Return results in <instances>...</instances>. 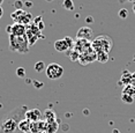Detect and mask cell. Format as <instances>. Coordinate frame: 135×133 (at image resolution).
I'll return each instance as SVG.
<instances>
[{
    "mask_svg": "<svg viewBox=\"0 0 135 133\" xmlns=\"http://www.w3.org/2000/svg\"><path fill=\"white\" fill-rule=\"evenodd\" d=\"M27 110H28V108L26 106H22V107L16 108V109L13 111H11V112L6 116V118L4 119L1 126H0L2 133H13L15 130L17 129L19 123L22 119H24L23 117L26 116Z\"/></svg>",
    "mask_w": 135,
    "mask_h": 133,
    "instance_id": "obj_1",
    "label": "cell"
},
{
    "mask_svg": "<svg viewBox=\"0 0 135 133\" xmlns=\"http://www.w3.org/2000/svg\"><path fill=\"white\" fill-rule=\"evenodd\" d=\"M9 50L20 54H26L29 52V43L27 36L9 35Z\"/></svg>",
    "mask_w": 135,
    "mask_h": 133,
    "instance_id": "obj_2",
    "label": "cell"
},
{
    "mask_svg": "<svg viewBox=\"0 0 135 133\" xmlns=\"http://www.w3.org/2000/svg\"><path fill=\"white\" fill-rule=\"evenodd\" d=\"M91 48L96 52H106L109 53L112 48V39L107 36H98L91 43Z\"/></svg>",
    "mask_w": 135,
    "mask_h": 133,
    "instance_id": "obj_3",
    "label": "cell"
},
{
    "mask_svg": "<svg viewBox=\"0 0 135 133\" xmlns=\"http://www.w3.org/2000/svg\"><path fill=\"white\" fill-rule=\"evenodd\" d=\"M26 27H27L26 36H27V39H28L29 46L35 45L38 39L44 38V35H42V31L38 29V27L36 26L33 22H31L30 24H28V26H26Z\"/></svg>",
    "mask_w": 135,
    "mask_h": 133,
    "instance_id": "obj_4",
    "label": "cell"
},
{
    "mask_svg": "<svg viewBox=\"0 0 135 133\" xmlns=\"http://www.w3.org/2000/svg\"><path fill=\"white\" fill-rule=\"evenodd\" d=\"M45 73L50 80H58L64 75V67L57 63H51L46 66Z\"/></svg>",
    "mask_w": 135,
    "mask_h": 133,
    "instance_id": "obj_5",
    "label": "cell"
},
{
    "mask_svg": "<svg viewBox=\"0 0 135 133\" xmlns=\"http://www.w3.org/2000/svg\"><path fill=\"white\" fill-rule=\"evenodd\" d=\"M96 59H97V54H96V52L94 51L93 48H90L89 50L83 52V53H80V56H79V61L82 65L90 64V63H93V61H95Z\"/></svg>",
    "mask_w": 135,
    "mask_h": 133,
    "instance_id": "obj_6",
    "label": "cell"
},
{
    "mask_svg": "<svg viewBox=\"0 0 135 133\" xmlns=\"http://www.w3.org/2000/svg\"><path fill=\"white\" fill-rule=\"evenodd\" d=\"M24 118L28 119L29 122H31V123H35L43 118V113L41 112V110H38V109H28L26 112Z\"/></svg>",
    "mask_w": 135,
    "mask_h": 133,
    "instance_id": "obj_7",
    "label": "cell"
},
{
    "mask_svg": "<svg viewBox=\"0 0 135 133\" xmlns=\"http://www.w3.org/2000/svg\"><path fill=\"white\" fill-rule=\"evenodd\" d=\"M90 48H91V43L87 41V39H79L78 38V41H76L74 44V50L76 52H79V54L83 53V52L89 50Z\"/></svg>",
    "mask_w": 135,
    "mask_h": 133,
    "instance_id": "obj_8",
    "label": "cell"
},
{
    "mask_svg": "<svg viewBox=\"0 0 135 133\" xmlns=\"http://www.w3.org/2000/svg\"><path fill=\"white\" fill-rule=\"evenodd\" d=\"M93 29L90 27H81L76 33V37L79 39H87V41H90L91 37H93Z\"/></svg>",
    "mask_w": 135,
    "mask_h": 133,
    "instance_id": "obj_9",
    "label": "cell"
},
{
    "mask_svg": "<svg viewBox=\"0 0 135 133\" xmlns=\"http://www.w3.org/2000/svg\"><path fill=\"white\" fill-rule=\"evenodd\" d=\"M27 31V27L21 23H14L12 24V33L11 35L14 36H24Z\"/></svg>",
    "mask_w": 135,
    "mask_h": 133,
    "instance_id": "obj_10",
    "label": "cell"
},
{
    "mask_svg": "<svg viewBox=\"0 0 135 133\" xmlns=\"http://www.w3.org/2000/svg\"><path fill=\"white\" fill-rule=\"evenodd\" d=\"M54 49H56L58 52L66 53V52L69 50V46L67 44V42L65 41V38H62V39H57V41L54 42Z\"/></svg>",
    "mask_w": 135,
    "mask_h": 133,
    "instance_id": "obj_11",
    "label": "cell"
},
{
    "mask_svg": "<svg viewBox=\"0 0 135 133\" xmlns=\"http://www.w3.org/2000/svg\"><path fill=\"white\" fill-rule=\"evenodd\" d=\"M26 14L27 12L23 11V9H15V12L11 14V17L14 20V23H21V21H22V19Z\"/></svg>",
    "mask_w": 135,
    "mask_h": 133,
    "instance_id": "obj_12",
    "label": "cell"
},
{
    "mask_svg": "<svg viewBox=\"0 0 135 133\" xmlns=\"http://www.w3.org/2000/svg\"><path fill=\"white\" fill-rule=\"evenodd\" d=\"M60 126V120L56 119L53 122L46 123V133H56Z\"/></svg>",
    "mask_w": 135,
    "mask_h": 133,
    "instance_id": "obj_13",
    "label": "cell"
},
{
    "mask_svg": "<svg viewBox=\"0 0 135 133\" xmlns=\"http://www.w3.org/2000/svg\"><path fill=\"white\" fill-rule=\"evenodd\" d=\"M43 118H44V120L46 123L49 122H53V120H56L58 119L57 118V115H56V112H54L52 109H46L43 112Z\"/></svg>",
    "mask_w": 135,
    "mask_h": 133,
    "instance_id": "obj_14",
    "label": "cell"
},
{
    "mask_svg": "<svg viewBox=\"0 0 135 133\" xmlns=\"http://www.w3.org/2000/svg\"><path fill=\"white\" fill-rule=\"evenodd\" d=\"M30 125H31V122H29L28 119H22L17 125V129L20 130L21 132L23 133H29L30 132Z\"/></svg>",
    "mask_w": 135,
    "mask_h": 133,
    "instance_id": "obj_15",
    "label": "cell"
},
{
    "mask_svg": "<svg viewBox=\"0 0 135 133\" xmlns=\"http://www.w3.org/2000/svg\"><path fill=\"white\" fill-rule=\"evenodd\" d=\"M131 79H132V73L129 71L125 70L121 74V78H120V82L119 83H124V85H129L131 83Z\"/></svg>",
    "mask_w": 135,
    "mask_h": 133,
    "instance_id": "obj_16",
    "label": "cell"
},
{
    "mask_svg": "<svg viewBox=\"0 0 135 133\" xmlns=\"http://www.w3.org/2000/svg\"><path fill=\"white\" fill-rule=\"evenodd\" d=\"M122 94H127V95H131V96L135 97V87L132 86L131 83L129 85H125L124 89H122Z\"/></svg>",
    "mask_w": 135,
    "mask_h": 133,
    "instance_id": "obj_17",
    "label": "cell"
},
{
    "mask_svg": "<svg viewBox=\"0 0 135 133\" xmlns=\"http://www.w3.org/2000/svg\"><path fill=\"white\" fill-rule=\"evenodd\" d=\"M97 60L102 64H105L107 60H109V53L106 52H97Z\"/></svg>",
    "mask_w": 135,
    "mask_h": 133,
    "instance_id": "obj_18",
    "label": "cell"
},
{
    "mask_svg": "<svg viewBox=\"0 0 135 133\" xmlns=\"http://www.w3.org/2000/svg\"><path fill=\"white\" fill-rule=\"evenodd\" d=\"M66 54L68 56V58L69 59H72L73 61H76V60H79V52H76L74 49H73V50H68L66 52Z\"/></svg>",
    "mask_w": 135,
    "mask_h": 133,
    "instance_id": "obj_19",
    "label": "cell"
},
{
    "mask_svg": "<svg viewBox=\"0 0 135 133\" xmlns=\"http://www.w3.org/2000/svg\"><path fill=\"white\" fill-rule=\"evenodd\" d=\"M33 68H35V71L37 73H42L43 71H45V64H44V61H42V60H39V61H37V63L35 64V66H33Z\"/></svg>",
    "mask_w": 135,
    "mask_h": 133,
    "instance_id": "obj_20",
    "label": "cell"
},
{
    "mask_svg": "<svg viewBox=\"0 0 135 133\" xmlns=\"http://www.w3.org/2000/svg\"><path fill=\"white\" fill-rule=\"evenodd\" d=\"M62 6H64L65 9H67V11H73V9L75 8L74 7V1H73V0H64Z\"/></svg>",
    "mask_w": 135,
    "mask_h": 133,
    "instance_id": "obj_21",
    "label": "cell"
},
{
    "mask_svg": "<svg viewBox=\"0 0 135 133\" xmlns=\"http://www.w3.org/2000/svg\"><path fill=\"white\" fill-rule=\"evenodd\" d=\"M134 98L133 96H131V95H127V94H121V101L124 102L126 104H132L134 102Z\"/></svg>",
    "mask_w": 135,
    "mask_h": 133,
    "instance_id": "obj_22",
    "label": "cell"
},
{
    "mask_svg": "<svg viewBox=\"0 0 135 133\" xmlns=\"http://www.w3.org/2000/svg\"><path fill=\"white\" fill-rule=\"evenodd\" d=\"M65 41L67 42V44H68V46H69V50H73V49H74V44H75L74 39H73L72 37H69V36H66Z\"/></svg>",
    "mask_w": 135,
    "mask_h": 133,
    "instance_id": "obj_23",
    "label": "cell"
},
{
    "mask_svg": "<svg viewBox=\"0 0 135 133\" xmlns=\"http://www.w3.org/2000/svg\"><path fill=\"white\" fill-rule=\"evenodd\" d=\"M119 17L122 19V20H126L128 17V11L126 8H121L119 11Z\"/></svg>",
    "mask_w": 135,
    "mask_h": 133,
    "instance_id": "obj_24",
    "label": "cell"
},
{
    "mask_svg": "<svg viewBox=\"0 0 135 133\" xmlns=\"http://www.w3.org/2000/svg\"><path fill=\"white\" fill-rule=\"evenodd\" d=\"M15 73H16V75L19 76V78H24V76H26V70H24L23 67H17Z\"/></svg>",
    "mask_w": 135,
    "mask_h": 133,
    "instance_id": "obj_25",
    "label": "cell"
},
{
    "mask_svg": "<svg viewBox=\"0 0 135 133\" xmlns=\"http://www.w3.org/2000/svg\"><path fill=\"white\" fill-rule=\"evenodd\" d=\"M24 5L23 1H21V0H16V1L14 2V6L16 9H22V6Z\"/></svg>",
    "mask_w": 135,
    "mask_h": 133,
    "instance_id": "obj_26",
    "label": "cell"
},
{
    "mask_svg": "<svg viewBox=\"0 0 135 133\" xmlns=\"http://www.w3.org/2000/svg\"><path fill=\"white\" fill-rule=\"evenodd\" d=\"M36 26L38 27V29L41 30V31H42V30H43V29H44V28H45V24H44V22H43V21H41V22H38L37 24H36Z\"/></svg>",
    "mask_w": 135,
    "mask_h": 133,
    "instance_id": "obj_27",
    "label": "cell"
},
{
    "mask_svg": "<svg viewBox=\"0 0 135 133\" xmlns=\"http://www.w3.org/2000/svg\"><path fill=\"white\" fill-rule=\"evenodd\" d=\"M131 85L135 87V73H132V79H131Z\"/></svg>",
    "mask_w": 135,
    "mask_h": 133,
    "instance_id": "obj_28",
    "label": "cell"
},
{
    "mask_svg": "<svg viewBox=\"0 0 135 133\" xmlns=\"http://www.w3.org/2000/svg\"><path fill=\"white\" fill-rule=\"evenodd\" d=\"M41 21H43V17L42 16H37L36 19H33V23H35V24H37L38 22H41Z\"/></svg>",
    "mask_w": 135,
    "mask_h": 133,
    "instance_id": "obj_29",
    "label": "cell"
},
{
    "mask_svg": "<svg viewBox=\"0 0 135 133\" xmlns=\"http://www.w3.org/2000/svg\"><path fill=\"white\" fill-rule=\"evenodd\" d=\"M33 85L36 86L37 88H41V87H43V83L42 82H37V81H33Z\"/></svg>",
    "mask_w": 135,
    "mask_h": 133,
    "instance_id": "obj_30",
    "label": "cell"
},
{
    "mask_svg": "<svg viewBox=\"0 0 135 133\" xmlns=\"http://www.w3.org/2000/svg\"><path fill=\"white\" fill-rule=\"evenodd\" d=\"M24 5H26L27 6V7H32V2L31 1H24Z\"/></svg>",
    "mask_w": 135,
    "mask_h": 133,
    "instance_id": "obj_31",
    "label": "cell"
},
{
    "mask_svg": "<svg viewBox=\"0 0 135 133\" xmlns=\"http://www.w3.org/2000/svg\"><path fill=\"white\" fill-rule=\"evenodd\" d=\"M6 31H7L8 35H11V33H12V26H8L7 28H6Z\"/></svg>",
    "mask_w": 135,
    "mask_h": 133,
    "instance_id": "obj_32",
    "label": "cell"
},
{
    "mask_svg": "<svg viewBox=\"0 0 135 133\" xmlns=\"http://www.w3.org/2000/svg\"><path fill=\"white\" fill-rule=\"evenodd\" d=\"M126 1H131V2H135V0H119V2H120V4H124V2H126Z\"/></svg>",
    "mask_w": 135,
    "mask_h": 133,
    "instance_id": "obj_33",
    "label": "cell"
},
{
    "mask_svg": "<svg viewBox=\"0 0 135 133\" xmlns=\"http://www.w3.org/2000/svg\"><path fill=\"white\" fill-rule=\"evenodd\" d=\"M2 15H4V9H2V7L0 6V19L2 17Z\"/></svg>",
    "mask_w": 135,
    "mask_h": 133,
    "instance_id": "obj_34",
    "label": "cell"
},
{
    "mask_svg": "<svg viewBox=\"0 0 135 133\" xmlns=\"http://www.w3.org/2000/svg\"><path fill=\"white\" fill-rule=\"evenodd\" d=\"M91 21H93V19H91V17H87V19H85V22H91Z\"/></svg>",
    "mask_w": 135,
    "mask_h": 133,
    "instance_id": "obj_35",
    "label": "cell"
},
{
    "mask_svg": "<svg viewBox=\"0 0 135 133\" xmlns=\"http://www.w3.org/2000/svg\"><path fill=\"white\" fill-rule=\"evenodd\" d=\"M133 12H134V14H135V2L133 4Z\"/></svg>",
    "mask_w": 135,
    "mask_h": 133,
    "instance_id": "obj_36",
    "label": "cell"
},
{
    "mask_svg": "<svg viewBox=\"0 0 135 133\" xmlns=\"http://www.w3.org/2000/svg\"><path fill=\"white\" fill-rule=\"evenodd\" d=\"M45 1H46V2H52L53 0H45Z\"/></svg>",
    "mask_w": 135,
    "mask_h": 133,
    "instance_id": "obj_37",
    "label": "cell"
},
{
    "mask_svg": "<svg viewBox=\"0 0 135 133\" xmlns=\"http://www.w3.org/2000/svg\"><path fill=\"white\" fill-rule=\"evenodd\" d=\"M2 2H4V0H0V6L2 5Z\"/></svg>",
    "mask_w": 135,
    "mask_h": 133,
    "instance_id": "obj_38",
    "label": "cell"
},
{
    "mask_svg": "<svg viewBox=\"0 0 135 133\" xmlns=\"http://www.w3.org/2000/svg\"><path fill=\"white\" fill-rule=\"evenodd\" d=\"M38 133H43V132H38ZM45 133H46V132H45Z\"/></svg>",
    "mask_w": 135,
    "mask_h": 133,
    "instance_id": "obj_39",
    "label": "cell"
},
{
    "mask_svg": "<svg viewBox=\"0 0 135 133\" xmlns=\"http://www.w3.org/2000/svg\"><path fill=\"white\" fill-rule=\"evenodd\" d=\"M133 4H134V2H133Z\"/></svg>",
    "mask_w": 135,
    "mask_h": 133,
    "instance_id": "obj_40",
    "label": "cell"
}]
</instances>
